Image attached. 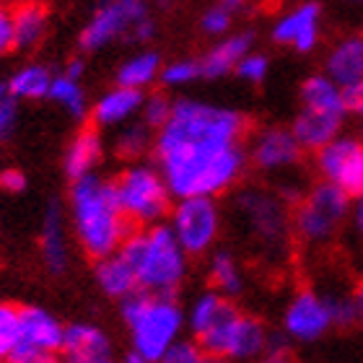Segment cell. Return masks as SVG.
I'll return each instance as SVG.
<instances>
[{
	"instance_id": "bcb514c9",
	"label": "cell",
	"mask_w": 363,
	"mask_h": 363,
	"mask_svg": "<svg viewBox=\"0 0 363 363\" xmlns=\"http://www.w3.org/2000/svg\"><path fill=\"white\" fill-rule=\"evenodd\" d=\"M220 6L234 13V11H239V8L244 6V0H220Z\"/></svg>"
},
{
	"instance_id": "e575fe53",
	"label": "cell",
	"mask_w": 363,
	"mask_h": 363,
	"mask_svg": "<svg viewBox=\"0 0 363 363\" xmlns=\"http://www.w3.org/2000/svg\"><path fill=\"white\" fill-rule=\"evenodd\" d=\"M197 76H200V62H195V60L172 62V65L164 70V84L182 86V84H189V81Z\"/></svg>"
},
{
	"instance_id": "d590c367",
	"label": "cell",
	"mask_w": 363,
	"mask_h": 363,
	"mask_svg": "<svg viewBox=\"0 0 363 363\" xmlns=\"http://www.w3.org/2000/svg\"><path fill=\"white\" fill-rule=\"evenodd\" d=\"M205 356L203 348H197L195 342H172L169 345V350L164 353V358L161 361L167 363H200Z\"/></svg>"
},
{
	"instance_id": "ab89813d",
	"label": "cell",
	"mask_w": 363,
	"mask_h": 363,
	"mask_svg": "<svg viewBox=\"0 0 363 363\" xmlns=\"http://www.w3.org/2000/svg\"><path fill=\"white\" fill-rule=\"evenodd\" d=\"M16 47V29H13V16L0 11V55Z\"/></svg>"
},
{
	"instance_id": "7dc6e473",
	"label": "cell",
	"mask_w": 363,
	"mask_h": 363,
	"mask_svg": "<svg viewBox=\"0 0 363 363\" xmlns=\"http://www.w3.org/2000/svg\"><path fill=\"white\" fill-rule=\"evenodd\" d=\"M353 3H363V0H353Z\"/></svg>"
},
{
	"instance_id": "74e56055",
	"label": "cell",
	"mask_w": 363,
	"mask_h": 363,
	"mask_svg": "<svg viewBox=\"0 0 363 363\" xmlns=\"http://www.w3.org/2000/svg\"><path fill=\"white\" fill-rule=\"evenodd\" d=\"M228 23H231V11H226L223 6H216L203 16L200 26H203L205 34H223L228 29Z\"/></svg>"
},
{
	"instance_id": "f6af8a7d",
	"label": "cell",
	"mask_w": 363,
	"mask_h": 363,
	"mask_svg": "<svg viewBox=\"0 0 363 363\" xmlns=\"http://www.w3.org/2000/svg\"><path fill=\"white\" fill-rule=\"evenodd\" d=\"M81 73H84V65H81V60H73L68 65V73H65V76H70V78H78L81 76Z\"/></svg>"
},
{
	"instance_id": "8fae6325",
	"label": "cell",
	"mask_w": 363,
	"mask_h": 363,
	"mask_svg": "<svg viewBox=\"0 0 363 363\" xmlns=\"http://www.w3.org/2000/svg\"><path fill=\"white\" fill-rule=\"evenodd\" d=\"M317 167L327 182L337 184L348 195L363 192V145L350 138H335L319 148Z\"/></svg>"
},
{
	"instance_id": "9c48e42d",
	"label": "cell",
	"mask_w": 363,
	"mask_h": 363,
	"mask_svg": "<svg viewBox=\"0 0 363 363\" xmlns=\"http://www.w3.org/2000/svg\"><path fill=\"white\" fill-rule=\"evenodd\" d=\"M174 236L187 255H203L218 236V211L208 195L179 197L174 211Z\"/></svg>"
},
{
	"instance_id": "44dd1931",
	"label": "cell",
	"mask_w": 363,
	"mask_h": 363,
	"mask_svg": "<svg viewBox=\"0 0 363 363\" xmlns=\"http://www.w3.org/2000/svg\"><path fill=\"white\" fill-rule=\"evenodd\" d=\"M252 45V37L250 34H239V37H231L226 42H220L211 50V52L205 55V60L200 62V73L205 78H220L236 70L239 60H242L247 50Z\"/></svg>"
},
{
	"instance_id": "ac0fdd59",
	"label": "cell",
	"mask_w": 363,
	"mask_h": 363,
	"mask_svg": "<svg viewBox=\"0 0 363 363\" xmlns=\"http://www.w3.org/2000/svg\"><path fill=\"white\" fill-rule=\"evenodd\" d=\"M327 76L333 78L335 84L350 86L363 81V39L353 37L345 39L342 45H337L330 60H327Z\"/></svg>"
},
{
	"instance_id": "8d00e7d4",
	"label": "cell",
	"mask_w": 363,
	"mask_h": 363,
	"mask_svg": "<svg viewBox=\"0 0 363 363\" xmlns=\"http://www.w3.org/2000/svg\"><path fill=\"white\" fill-rule=\"evenodd\" d=\"M236 73L252 84H259V81H265L267 76V57L262 55H244L239 65H236Z\"/></svg>"
},
{
	"instance_id": "5bb4252c",
	"label": "cell",
	"mask_w": 363,
	"mask_h": 363,
	"mask_svg": "<svg viewBox=\"0 0 363 363\" xmlns=\"http://www.w3.org/2000/svg\"><path fill=\"white\" fill-rule=\"evenodd\" d=\"M301 156V143L296 140L294 130L288 133L283 128L262 130L252 143V161L259 169H283L296 164Z\"/></svg>"
},
{
	"instance_id": "603a6c76",
	"label": "cell",
	"mask_w": 363,
	"mask_h": 363,
	"mask_svg": "<svg viewBox=\"0 0 363 363\" xmlns=\"http://www.w3.org/2000/svg\"><path fill=\"white\" fill-rule=\"evenodd\" d=\"M42 252H45V262L52 275H60L68 265V250H65V234H62V218L60 208L50 205L45 216V226H42Z\"/></svg>"
},
{
	"instance_id": "4fadbf2b",
	"label": "cell",
	"mask_w": 363,
	"mask_h": 363,
	"mask_svg": "<svg viewBox=\"0 0 363 363\" xmlns=\"http://www.w3.org/2000/svg\"><path fill=\"white\" fill-rule=\"evenodd\" d=\"M333 327L330 306L314 291H301L286 309V333L296 340L314 342Z\"/></svg>"
},
{
	"instance_id": "5b68a950",
	"label": "cell",
	"mask_w": 363,
	"mask_h": 363,
	"mask_svg": "<svg viewBox=\"0 0 363 363\" xmlns=\"http://www.w3.org/2000/svg\"><path fill=\"white\" fill-rule=\"evenodd\" d=\"M348 192L333 182L317 184L294 216L296 234L306 244H325L348 213Z\"/></svg>"
},
{
	"instance_id": "83f0119b",
	"label": "cell",
	"mask_w": 363,
	"mask_h": 363,
	"mask_svg": "<svg viewBox=\"0 0 363 363\" xmlns=\"http://www.w3.org/2000/svg\"><path fill=\"white\" fill-rule=\"evenodd\" d=\"M159 55L156 52H143L128 60L117 73V84L120 86H130V89H143L156 78L159 73Z\"/></svg>"
},
{
	"instance_id": "ba28073f",
	"label": "cell",
	"mask_w": 363,
	"mask_h": 363,
	"mask_svg": "<svg viewBox=\"0 0 363 363\" xmlns=\"http://www.w3.org/2000/svg\"><path fill=\"white\" fill-rule=\"evenodd\" d=\"M60 322L50 317L45 309L26 306L18 309V335H16L13 350L8 361L13 363H42L52 361V356L62 345Z\"/></svg>"
},
{
	"instance_id": "cb8c5ba5",
	"label": "cell",
	"mask_w": 363,
	"mask_h": 363,
	"mask_svg": "<svg viewBox=\"0 0 363 363\" xmlns=\"http://www.w3.org/2000/svg\"><path fill=\"white\" fill-rule=\"evenodd\" d=\"M301 101L306 109H322V112L348 114L342 104V89L330 76H314L301 86Z\"/></svg>"
},
{
	"instance_id": "2e32d148",
	"label": "cell",
	"mask_w": 363,
	"mask_h": 363,
	"mask_svg": "<svg viewBox=\"0 0 363 363\" xmlns=\"http://www.w3.org/2000/svg\"><path fill=\"white\" fill-rule=\"evenodd\" d=\"M272 37L280 45H294L298 52H309L319 37V6L306 3V6L296 8L294 13L280 18L278 26L272 29Z\"/></svg>"
},
{
	"instance_id": "60d3db41",
	"label": "cell",
	"mask_w": 363,
	"mask_h": 363,
	"mask_svg": "<svg viewBox=\"0 0 363 363\" xmlns=\"http://www.w3.org/2000/svg\"><path fill=\"white\" fill-rule=\"evenodd\" d=\"M0 187L6 189V192H23L26 177L18 169H6V172H0Z\"/></svg>"
},
{
	"instance_id": "e0dca14e",
	"label": "cell",
	"mask_w": 363,
	"mask_h": 363,
	"mask_svg": "<svg viewBox=\"0 0 363 363\" xmlns=\"http://www.w3.org/2000/svg\"><path fill=\"white\" fill-rule=\"evenodd\" d=\"M345 114L335 112H322V109H306L296 117L294 122V135L301 143V148H314L319 151L322 145H327L330 140L337 138V130L342 125Z\"/></svg>"
},
{
	"instance_id": "484cf974",
	"label": "cell",
	"mask_w": 363,
	"mask_h": 363,
	"mask_svg": "<svg viewBox=\"0 0 363 363\" xmlns=\"http://www.w3.org/2000/svg\"><path fill=\"white\" fill-rule=\"evenodd\" d=\"M265 327L262 322H257L255 317H239L228 345V358H255L259 353H265Z\"/></svg>"
},
{
	"instance_id": "7c38bea8",
	"label": "cell",
	"mask_w": 363,
	"mask_h": 363,
	"mask_svg": "<svg viewBox=\"0 0 363 363\" xmlns=\"http://www.w3.org/2000/svg\"><path fill=\"white\" fill-rule=\"evenodd\" d=\"M239 208H242V216L250 223L252 236H257L265 247L283 244L288 234V218L283 205L275 197H270L267 192H259V189H250L239 197Z\"/></svg>"
},
{
	"instance_id": "52a82bcc",
	"label": "cell",
	"mask_w": 363,
	"mask_h": 363,
	"mask_svg": "<svg viewBox=\"0 0 363 363\" xmlns=\"http://www.w3.org/2000/svg\"><path fill=\"white\" fill-rule=\"evenodd\" d=\"M239 317L242 314L223 298V294H205L195 303V309L189 314V325L205 356L228 358V345H231Z\"/></svg>"
},
{
	"instance_id": "7bdbcfd3",
	"label": "cell",
	"mask_w": 363,
	"mask_h": 363,
	"mask_svg": "<svg viewBox=\"0 0 363 363\" xmlns=\"http://www.w3.org/2000/svg\"><path fill=\"white\" fill-rule=\"evenodd\" d=\"M353 301H356V322L363 327V280L358 283L356 294H353Z\"/></svg>"
},
{
	"instance_id": "4dcf8cb0",
	"label": "cell",
	"mask_w": 363,
	"mask_h": 363,
	"mask_svg": "<svg viewBox=\"0 0 363 363\" xmlns=\"http://www.w3.org/2000/svg\"><path fill=\"white\" fill-rule=\"evenodd\" d=\"M18 335V309L11 303H0V361L11 356Z\"/></svg>"
},
{
	"instance_id": "7402d4cb",
	"label": "cell",
	"mask_w": 363,
	"mask_h": 363,
	"mask_svg": "<svg viewBox=\"0 0 363 363\" xmlns=\"http://www.w3.org/2000/svg\"><path fill=\"white\" fill-rule=\"evenodd\" d=\"M99 161H101V138L94 128L81 130L65 153V172L70 179H78V177L91 174V169Z\"/></svg>"
},
{
	"instance_id": "ee69618b",
	"label": "cell",
	"mask_w": 363,
	"mask_h": 363,
	"mask_svg": "<svg viewBox=\"0 0 363 363\" xmlns=\"http://www.w3.org/2000/svg\"><path fill=\"white\" fill-rule=\"evenodd\" d=\"M353 216H356V226H358V231H361V234H363V192H361V195H358L356 213H353Z\"/></svg>"
},
{
	"instance_id": "9a60e30c",
	"label": "cell",
	"mask_w": 363,
	"mask_h": 363,
	"mask_svg": "<svg viewBox=\"0 0 363 363\" xmlns=\"http://www.w3.org/2000/svg\"><path fill=\"white\" fill-rule=\"evenodd\" d=\"M60 350L73 363H106L112 358V345L106 335L91 325H70L62 333Z\"/></svg>"
},
{
	"instance_id": "d6a6232c",
	"label": "cell",
	"mask_w": 363,
	"mask_h": 363,
	"mask_svg": "<svg viewBox=\"0 0 363 363\" xmlns=\"http://www.w3.org/2000/svg\"><path fill=\"white\" fill-rule=\"evenodd\" d=\"M325 301H327V306H330V314H333V325L350 327L356 322V301H353V296L333 294V296H327Z\"/></svg>"
},
{
	"instance_id": "277c9868",
	"label": "cell",
	"mask_w": 363,
	"mask_h": 363,
	"mask_svg": "<svg viewBox=\"0 0 363 363\" xmlns=\"http://www.w3.org/2000/svg\"><path fill=\"white\" fill-rule=\"evenodd\" d=\"M122 317L133 333V353L140 361H161L182 330V311L169 296L151 291L122 298Z\"/></svg>"
},
{
	"instance_id": "1f68e13d",
	"label": "cell",
	"mask_w": 363,
	"mask_h": 363,
	"mask_svg": "<svg viewBox=\"0 0 363 363\" xmlns=\"http://www.w3.org/2000/svg\"><path fill=\"white\" fill-rule=\"evenodd\" d=\"M145 145H148V125H133L117 138V153L125 159L143 153Z\"/></svg>"
},
{
	"instance_id": "3957f363",
	"label": "cell",
	"mask_w": 363,
	"mask_h": 363,
	"mask_svg": "<svg viewBox=\"0 0 363 363\" xmlns=\"http://www.w3.org/2000/svg\"><path fill=\"white\" fill-rule=\"evenodd\" d=\"M120 255L135 270L138 286L156 296L172 298L187 270L179 239L167 226L151 228L145 234H128L120 244Z\"/></svg>"
},
{
	"instance_id": "f1b7e54d",
	"label": "cell",
	"mask_w": 363,
	"mask_h": 363,
	"mask_svg": "<svg viewBox=\"0 0 363 363\" xmlns=\"http://www.w3.org/2000/svg\"><path fill=\"white\" fill-rule=\"evenodd\" d=\"M211 280L213 286L218 288V294L223 296H236L242 291V275L236 267L231 252H218L211 262Z\"/></svg>"
},
{
	"instance_id": "6da1fadb",
	"label": "cell",
	"mask_w": 363,
	"mask_h": 363,
	"mask_svg": "<svg viewBox=\"0 0 363 363\" xmlns=\"http://www.w3.org/2000/svg\"><path fill=\"white\" fill-rule=\"evenodd\" d=\"M247 120L234 109L182 99L159 128L156 159L172 195L223 192L242 177Z\"/></svg>"
},
{
	"instance_id": "d4e9b609",
	"label": "cell",
	"mask_w": 363,
	"mask_h": 363,
	"mask_svg": "<svg viewBox=\"0 0 363 363\" xmlns=\"http://www.w3.org/2000/svg\"><path fill=\"white\" fill-rule=\"evenodd\" d=\"M47 16L45 8L39 6V0L23 3L13 11V29H16V47L31 50L39 39L45 37Z\"/></svg>"
},
{
	"instance_id": "4316f807",
	"label": "cell",
	"mask_w": 363,
	"mask_h": 363,
	"mask_svg": "<svg viewBox=\"0 0 363 363\" xmlns=\"http://www.w3.org/2000/svg\"><path fill=\"white\" fill-rule=\"evenodd\" d=\"M50 86H52V76L47 73V68L29 65V68H23L21 73H16L11 78L8 89L16 99H42L50 94Z\"/></svg>"
},
{
	"instance_id": "7a4b0ae2",
	"label": "cell",
	"mask_w": 363,
	"mask_h": 363,
	"mask_svg": "<svg viewBox=\"0 0 363 363\" xmlns=\"http://www.w3.org/2000/svg\"><path fill=\"white\" fill-rule=\"evenodd\" d=\"M70 203L76 234L86 255L101 259L120 250V244L128 239L133 228V220L122 213L112 182L99 179L94 174L78 177Z\"/></svg>"
},
{
	"instance_id": "d6986e66",
	"label": "cell",
	"mask_w": 363,
	"mask_h": 363,
	"mask_svg": "<svg viewBox=\"0 0 363 363\" xmlns=\"http://www.w3.org/2000/svg\"><path fill=\"white\" fill-rule=\"evenodd\" d=\"M96 283L106 296H114V298H125L138 288L135 270L130 267V262L122 255H106L99 259Z\"/></svg>"
},
{
	"instance_id": "30bf717a",
	"label": "cell",
	"mask_w": 363,
	"mask_h": 363,
	"mask_svg": "<svg viewBox=\"0 0 363 363\" xmlns=\"http://www.w3.org/2000/svg\"><path fill=\"white\" fill-rule=\"evenodd\" d=\"M143 18H148L145 0H104V6L99 8L89 26L81 31V47L86 52L101 50L114 37L130 31L133 23L143 21Z\"/></svg>"
},
{
	"instance_id": "ffe728a7",
	"label": "cell",
	"mask_w": 363,
	"mask_h": 363,
	"mask_svg": "<svg viewBox=\"0 0 363 363\" xmlns=\"http://www.w3.org/2000/svg\"><path fill=\"white\" fill-rule=\"evenodd\" d=\"M140 106H143L140 89L120 86V89L109 91L104 99H99V104L94 106V122L96 125H117V122L128 120L130 114H135Z\"/></svg>"
},
{
	"instance_id": "8992f818",
	"label": "cell",
	"mask_w": 363,
	"mask_h": 363,
	"mask_svg": "<svg viewBox=\"0 0 363 363\" xmlns=\"http://www.w3.org/2000/svg\"><path fill=\"white\" fill-rule=\"evenodd\" d=\"M114 184L117 200L122 213L133 223H151L161 218L169 208V187L164 177H159L148 167H133L122 172V177Z\"/></svg>"
},
{
	"instance_id": "836d02e7",
	"label": "cell",
	"mask_w": 363,
	"mask_h": 363,
	"mask_svg": "<svg viewBox=\"0 0 363 363\" xmlns=\"http://www.w3.org/2000/svg\"><path fill=\"white\" fill-rule=\"evenodd\" d=\"M169 114H172V104L164 94H153L148 101H143V117L148 128H161L169 120Z\"/></svg>"
},
{
	"instance_id": "f35d334b",
	"label": "cell",
	"mask_w": 363,
	"mask_h": 363,
	"mask_svg": "<svg viewBox=\"0 0 363 363\" xmlns=\"http://www.w3.org/2000/svg\"><path fill=\"white\" fill-rule=\"evenodd\" d=\"M16 120V96L8 86L0 84V138L6 135Z\"/></svg>"
},
{
	"instance_id": "f546056e",
	"label": "cell",
	"mask_w": 363,
	"mask_h": 363,
	"mask_svg": "<svg viewBox=\"0 0 363 363\" xmlns=\"http://www.w3.org/2000/svg\"><path fill=\"white\" fill-rule=\"evenodd\" d=\"M47 96H52L55 101L68 106L73 117H84L86 101H84V89L78 86V78H70V76L52 78V86H50Z\"/></svg>"
},
{
	"instance_id": "b9f144b4",
	"label": "cell",
	"mask_w": 363,
	"mask_h": 363,
	"mask_svg": "<svg viewBox=\"0 0 363 363\" xmlns=\"http://www.w3.org/2000/svg\"><path fill=\"white\" fill-rule=\"evenodd\" d=\"M265 353H267V358H270V361H283V358L288 356L286 337H280V335H272V337H267Z\"/></svg>"
}]
</instances>
